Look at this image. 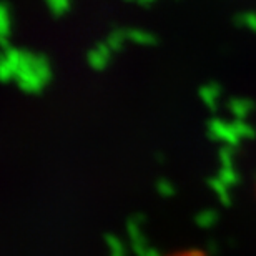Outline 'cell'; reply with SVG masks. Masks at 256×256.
<instances>
[{"instance_id":"obj_1","label":"cell","mask_w":256,"mask_h":256,"mask_svg":"<svg viewBox=\"0 0 256 256\" xmlns=\"http://www.w3.org/2000/svg\"><path fill=\"white\" fill-rule=\"evenodd\" d=\"M165 256H204L202 252H194V250H185V252H173V253H168Z\"/></svg>"}]
</instances>
